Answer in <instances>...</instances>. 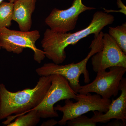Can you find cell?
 <instances>
[{"mask_svg": "<svg viewBox=\"0 0 126 126\" xmlns=\"http://www.w3.org/2000/svg\"><path fill=\"white\" fill-rule=\"evenodd\" d=\"M115 18L112 15L105 12L97 11L94 14L87 27L75 33H63L47 29L41 42L45 56L55 63H62L66 58V47L76 44L92 34L98 35L104 27L112 24Z\"/></svg>", "mask_w": 126, "mask_h": 126, "instance_id": "obj_1", "label": "cell"}, {"mask_svg": "<svg viewBox=\"0 0 126 126\" xmlns=\"http://www.w3.org/2000/svg\"><path fill=\"white\" fill-rule=\"evenodd\" d=\"M51 84V76H41L33 88L16 92L9 91L0 84V120L13 114H25L39 106L43 101Z\"/></svg>", "mask_w": 126, "mask_h": 126, "instance_id": "obj_2", "label": "cell"}, {"mask_svg": "<svg viewBox=\"0 0 126 126\" xmlns=\"http://www.w3.org/2000/svg\"><path fill=\"white\" fill-rule=\"evenodd\" d=\"M103 32L101 31L98 35H94V39L89 47L90 52L87 56L82 61L77 63H72L65 65L53 63H45L36 69L39 76H48L53 74L62 75L67 80L70 87L74 92L78 93L81 88L79 78L83 74L85 83H89L90 79L89 74L87 68V63L90 58L103 48Z\"/></svg>", "mask_w": 126, "mask_h": 126, "instance_id": "obj_3", "label": "cell"}, {"mask_svg": "<svg viewBox=\"0 0 126 126\" xmlns=\"http://www.w3.org/2000/svg\"><path fill=\"white\" fill-rule=\"evenodd\" d=\"M40 37L38 31H22L11 30L7 27L0 29V46L9 52L19 54L25 48L34 52L35 61L40 63L46 57L43 50L36 47L35 44Z\"/></svg>", "mask_w": 126, "mask_h": 126, "instance_id": "obj_4", "label": "cell"}, {"mask_svg": "<svg viewBox=\"0 0 126 126\" xmlns=\"http://www.w3.org/2000/svg\"><path fill=\"white\" fill-rule=\"evenodd\" d=\"M78 96L76 102L67 99H65L63 106L58 104L54 107L55 110L60 111L63 113V117L58 122L59 125L64 126L68 120L91 111L106 113L108 110L111 102L110 99H104L99 94H92L90 93H78Z\"/></svg>", "mask_w": 126, "mask_h": 126, "instance_id": "obj_5", "label": "cell"}, {"mask_svg": "<svg viewBox=\"0 0 126 126\" xmlns=\"http://www.w3.org/2000/svg\"><path fill=\"white\" fill-rule=\"evenodd\" d=\"M51 84L41 103L35 108L41 118L57 117L58 113L54 109L55 103L61 100L73 99L77 101L78 93L70 87L68 81L62 75H50Z\"/></svg>", "mask_w": 126, "mask_h": 126, "instance_id": "obj_6", "label": "cell"}, {"mask_svg": "<svg viewBox=\"0 0 126 126\" xmlns=\"http://www.w3.org/2000/svg\"><path fill=\"white\" fill-rule=\"evenodd\" d=\"M109 68V72L101 70L97 72L94 80L91 83L81 86L78 93H94L107 99L117 96L120 82L126 73V68L114 66Z\"/></svg>", "mask_w": 126, "mask_h": 126, "instance_id": "obj_7", "label": "cell"}, {"mask_svg": "<svg viewBox=\"0 0 126 126\" xmlns=\"http://www.w3.org/2000/svg\"><path fill=\"white\" fill-rule=\"evenodd\" d=\"M94 9V7H88L83 4L82 0H74L72 5L67 9H53L45 19V23L52 30L68 32L74 30L80 14Z\"/></svg>", "mask_w": 126, "mask_h": 126, "instance_id": "obj_8", "label": "cell"}, {"mask_svg": "<svg viewBox=\"0 0 126 126\" xmlns=\"http://www.w3.org/2000/svg\"><path fill=\"white\" fill-rule=\"evenodd\" d=\"M103 42L102 49L91 57L93 70L97 73L114 66L126 68V54L112 37L104 33Z\"/></svg>", "mask_w": 126, "mask_h": 126, "instance_id": "obj_9", "label": "cell"}, {"mask_svg": "<svg viewBox=\"0 0 126 126\" xmlns=\"http://www.w3.org/2000/svg\"><path fill=\"white\" fill-rule=\"evenodd\" d=\"M121 95L111 102L108 110L103 113L98 111H93L91 120L95 123H106L111 119H121L126 122V79L123 78L119 86Z\"/></svg>", "mask_w": 126, "mask_h": 126, "instance_id": "obj_10", "label": "cell"}, {"mask_svg": "<svg viewBox=\"0 0 126 126\" xmlns=\"http://www.w3.org/2000/svg\"><path fill=\"white\" fill-rule=\"evenodd\" d=\"M36 0H16L14 2L12 20L18 24L20 31H29L32 24V16Z\"/></svg>", "mask_w": 126, "mask_h": 126, "instance_id": "obj_11", "label": "cell"}, {"mask_svg": "<svg viewBox=\"0 0 126 126\" xmlns=\"http://www.w3.org/2000/svg\"><path fill=\"white\" fill-rule=\"evenodd\" d=\"M18 116L15 121L10 123L8 126H35L39 122L41 117L37 110L32 109L27 112Z\"/></svg>", "mask_w": 126, "mask_h": 126, "instance_id": "obj_12", "label": "cell"}, {"mask_svg": "<svg viewBox=\"0 0 126 126\" xmlns=\"http://www.w3.org/2000/svg\"><path fill=\"white\" fill-rule=\"evenodd\" d=\"M109 34L126 54V23L115 27H109Z\"/></svg>", "mask_w": 126, "mask_h": 126, "instance_id": "obj_13", "label": "cell"}, {"mask_svg": "<svg viewBox=\"0 0 126 126\" xmlns=\"http://www.w3.org/2000/svg\"><path fill=\"white\" fill-rule=\"evenodd\" d=\"M14 2L2 1L0 4V29L9 28L12 20Z\"/></svg>", "mask_w": 126, "mask_h": 126, "instance_id": "obj_14", "label": "cell"}, {"mask_svg": "<svg viewBox=\"0 0 126 126\" xmlns=\"http://www.w3.org/2000/svg\"><path fill=\"white\" fill-rule=\"evenodd\" d=\"M67 124L68 126H96V123L94 122L90 118L83 115L68 120Z\"/></svg>", "mask_w": 126, "mask_h": 126, "instance_id": "obj_15", "label": "cell"}, {"mask_svg": "<svg viewBox=\"0 0 126 126\" xmlns=\"http://www.w3.org/2000/svg\"><path fill=\"white\" fill-rule=\"evenodd\" d=\"M126 122L123 121L121 119H116L111 122H109L107 126H126Z\"/></svg>", "mask_w": 126, "mask_h": 126, "instance_id": "obj_16", "label": "cell"}, {"mask_svg": "<svg viewBox=\"0 0 126 126\" xmlns=\"http://www.w3.org/2000/svg\"><path fill=\"white\" fill-rule=\"evenodd\" d=\"M117 3L118 7V8H121V13L126 15V6L122 2L121 0H117Z\"/></svg>", "mask_w": 126, "mask_h": 126, "instance_id": "obj_17", "label": "cell"}, {"mask_svg": "<svg viewBox=\"0 0 126 126\" xmlns=\"http://www.w3.org/2000/svg\"><path fill=\"white\" fill-rule=\"evenodd\" d=\"M58 122L54 119L48 120L47 121L44 122L41 126H53L58 124Z\"/></svg>", "mask_w": 126, "mask_h": 126, "instance_id": "obj_18", "label": "cell"}, {"mask_svg": "<svg viewBox=\"0 0 126 126\" xmlns=\"http://www.w3.org/2000/svg\"><path fill=\"white\" fill-rule=\"evenodd\" d=\"M4 0H0V4L1 3L2 1H4ZM16 0H10V1H11L12 2H14Z\"/></svg>", "mask_w": 126, "mask_h": 126, "instance_id": "obj_19", "label": "cell"}, {"mask_svg": "<svg viewBox=\"0 0 126 126\" xmlns=\"http://www.w3.org/2000/svg\"><path fill=\"white\" fill-rule=\"evenodd\" d=\"M1 47H0V49H1Z\"/></svg>", "mask_w": 126, "mask_h": 126, "instance_id": "obj_20", "label": "cell"}, {"mask_svg": "<svg viewBox=\"0 0 126 126\" xmlns=\"http://www.w3.org/2000/svg\"></svg>", "mask_w": 126, "mask_h": 126, "instance_id": "obj_21", "label": "cell"}]
</instances>
